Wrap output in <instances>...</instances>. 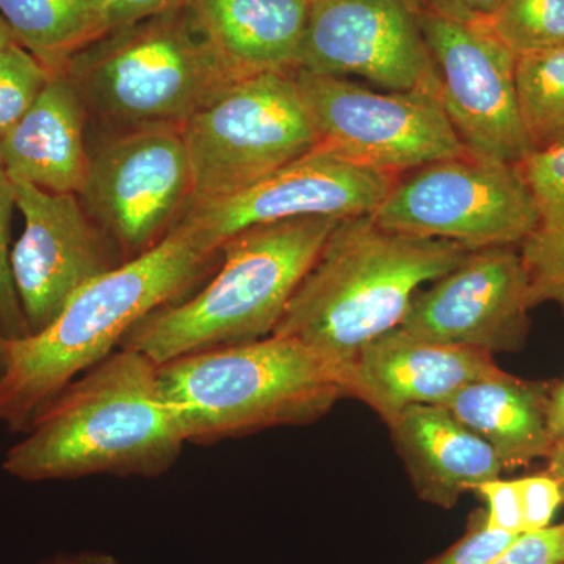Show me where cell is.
<instances>
[{"instance_id": "cell-28", "label": "cell", "mask_w": 564, "mask_h": 564, "mask_svg": "<svg viewBox=\"0 0 564 564\" xmlns=\"http://www.w3.org/2000/svg\"><path fill=\"white\" fill-rule=\"evenodd\" d=\"M518 536L519 534L488 529L484 514L475 521L473 529L462 541L429 564H492Z\"/></svg>"}, {"instance_id": "cell-36", "label": "cell", "mask_w": 564, "mask_h": 564, "mask_svg": "<svg viewBox=\"0 0 564 564\" xmlns=\"http://www.w3.org/2000/svg\"><path fill=\"white\" fill-rule=\"evenodd\" d=\"M13 44H17V41H14L13 35H11L7 22L3 21L2 17H0V52L9 50Z\"/></svg>"}, {"instance_id": "cell-23", "label": "cell", "mask_w": 564, "mask_h": 564, "mask_svg": "<svg viewBox=\"0 0 564 564\" xmlns=\"http://www.w3.org/2000/svg\"><path fill=\"white\" fill-rule=\"evenodd\" d=\"M516 88L533 151L564 147V47L516 57Z\"/></svg>"}, {"instance_id": "cell-12", "label": "cell", "mask_w": 564, "mask_h": 564, "mask_svg": "<svg viewBox=\"0 0 564 564\" xmlns=\"http://www.w3.org/2000/svg\"><path fill=\"white\" fill-rule=\"evenodd\" d=\"M13 185L24 232L11 248V276L29 333L35 334L88 282L128 259L76 193L47 192L20 181Z\"/></svg>"}, {"instance_id": "cell-19", "label": "cell", "mask_w": 564, "mask_h": 564, "mask_svg": "<svg viewBox=\"0 0 564 564\" xmlns=\"http://www.w3.org/2000/svg\"><path fill=\"white\" fill-rule=\"evenodd\" d=\"M242 76L295 73L313 0H187Z\"/></svg>"}, {"instance_id": "cell-21", "label": "cell", "mask_w": 564, "mask_h": 564, "mask_svg": "<svg viewBox=\"0 0 564 564\" xmlns=\"http://www.w3.org/2000/svg\"><path fill=\"white\" fill-rule=\"evenodd\" d=\"M518 166L536 209L532 232L521 243L530 303H555L564 314V147L533 151Z\"/></svg>"}, {"instance_id": "cell-2", "label": "cell", "mask_w": 564, "mask_h": 564, "mask_svg": "<svg viewBox=\"0 0 564 564\" xmlns=\"http://www.w3.org/2000/svg\"><path fill=\"white\" fill-rule=\"evenodd\" d=\"M158 369L143 352L118 348L35 415L24 440L7 452L3 470L28 484L170 473L187 441Z\"/></svg>"}, {"instance_id": "cell-34", "label": "cell", "mask_w": 564, "mask_h": 564, "mask_svg": "<svg viewBox=\"0 0 564 564\" xmlns=\"http://www.w3.org/2000/svg\"><path fill=\"white\" fill-rule=\"evenodd\" d=\"M549 432H551L554 444L564 437V381L551 393V402H549Z\"/></svg>"}, {"instance_id": "cell-11", "label": "cell", "mask_w": 564, "mask_h": 564, "mask_svg": "<svg viewBox=\"0 0 564 564\" xmlns=\"http://www.w3.org/2000/svg\"><path fill=\"white\" fill-rule=\"evenodd\" d=\"M126 259L161 242L193 202L191 159L177 129L121 133L90 158L79 193Z\"/></svg>"}, {"instance_id": "cell-16", "label": "cell", "mask_w": 564, "mask_h": 564, "mask_svg": "<svg viewBox=\"0 0 564 564\" xmlns=\"http://www.w3.org/2000/svg\"><path fill=\"white\" fill-rule=\"evenodd\" d=\"M502 372L488 352L429 343L399 326L358 352L344 388L389 423L415 404L443 406L464 386Z\"/></svg>"}, {"instance_id": "cell-14", "label": "cell", "mask_w": 564, "mask_h": 564, "mask_svg": "<svg viewBox=\"0 0 564 564\" xmlns=\"http://www.w3.org/2000/svg\"><path fill=\"white\" fill-rule=\"evenodd\" d=\"M530 281L514 247L467 252L458 265L415 293L402 328L429 343L470 350L514 352L524 347Z\"/></svg>"}, {"instance_id": "cell-18", "label": "cell", "mask_w": 564, "mask_h": 564, "mask_svg": "<svg viewBox=\"0 0 564 564\" xmlns=\"http://www.w3.org/2000/svg\"><path fill=\"white\" fill-rule=\"evenodd\" d=\"M388 425L415 491L437 507H454L463 492L477 491L503 470L491 445L444 406L415 404Z\"/></svg>"}, {"instance_id": "cell-32", "label": "cell", "mask_w": 564, "mask_h": 564, "mask_svg": "<svg viewBox=\"0 0 564 564\" xmlns=\"http://www.w3.org/2000/svg\"><path fill=\"white\" fill-rule=\"evenodd\" d=\"M423 7L451 20L488 24L503 0H422Z\"/></svg>"}, {"instance_id": "cell-6", "label": "cell", "mask_w": 564, "mask_h": 564, "mask_svg": "<svg viewBox=\"0 0 564 564\" xmlns=\"http://www.w3.org/2000/svg\"><path fill=\"white\" fill-rule=\"evenodd\" d=\"M159 384L187 444L212 445L318 421L345 395L337 367L289 337L225 345L159 364Z\"/></svg>"}, {"instance_id": "cell-13", "label": "cell", "mask_w": 564, "mask_h": 564, "mask_svg": "<svg viewBox=\"0 0 564 564\" xmlns=\"http://www.w3.org/2000/svg\"><path fill=\"white\" fill-rule=\"evenodd\" d=\"M422 14V0H313L296 69L388 91L440 88Z\"/></svg>"}, {"instance_id": "cell-3", "label": "cell", "mask_w": 564, "mask_h": 564, "mask_svg": "<svg viewBox=\"0 0 564 564\" xmlns=\"http://www.w3.org/2000/svg\"><path fill=\"white\" fill-rule=\"evenodd\" d=\"M469 251L451 240L389 231L372 215L344 218L272 334L313 348L345 377L366 345L402 325L419 289Z\"/></svg>"}, {"instance_id": "cell-31", "label": "cell", "mask_w": 564, "mask_h": 564, "mask_svg": "<svg viewBox=\"0 0 564 564\" xmlns=\"http://www.w3.org/2000/svg\"><path fill=\"white\" fill-rule=\"evenodd\" d=\"M177 0H102V35L165 10Z\"/></svg>"}, {"instance_id": "cell-22", "label": "cell", "mask_w": 564, "mask_h": 564, "mask_svg": "<svg viewBox=\"0 0 564 564\" xmlns=\"http://www.w3.org/2000/svg\"><path fill=\"white\" fill-rule=\"evenodd\" d=\"M17 44L52 73L102 36V0H0Z\"/></svg>"}, {"instance_id": "cell-37", "label": "cell", "mask_w": 564, "mask_h": 564, "mask_svg": "<svg viewBox=\"0 0 564 564\" xmlns=\"http://www.w3.org/2000/svg\"><path fill=\"white\" fill-rule=\"evenodd\" d=\"M9 345L10 340L0 334V375L6 370L7 361H9Z\"/></svg>"}, {"instance_id": "cell-25", "label": "cell", "mask_w": 564, "mask_h": 564, "mask_svg": "<svg viewBox=\"0 0 564 564\" xmlns=\"http://www.w3.org/2000/svg\"><path fill=\"white\" fill-rule=\"evenodd\" d=\"M52 74L20 44L0 52V141L31 109Z\"/></svg>"}, {"instance_id": "cell-10", "label": "cell", "mask_w": 564, "mask_h": 564, "mask_svg": "<svg viewBox=\"0 0 564 564\" xmlns=\"http://www.w3.org/2000/svg\"><path fill=\"white\" fill-rule=\"evenodd\" d=\"M445 115L474 158L519 165L533 152L516 88V55L488 24H469L423 7Z\"/></svg>"}, {"instance_id": "cell-30", "label": "cell", "mask_w": 564, "mask_h": 564, "mask_svg": "<svg viewBox=\"0 0 564 564\" xmlns=\"http://www.w3.org/2000/svg\"><path fill=\"white\" fill-rule=\"evenodd\" d=\"M477 491L488 505V511L485 514V525L488 529L513 534L524 533L521 499H519L516 480L494 478L477 488Z\"/></svg>"}, {"instance_id": "cell-8", "label": "cell", "mask_w": 564, "mask_h": 564, "mask_svg": "<svg viewBox=\"0 0 564 564\" xmlns=\"http://www.w3.org/2000/svg\"><path fill=\"white\" fill-rule=\"evenodd\" d=\"M293 77L318 147L347 161L399 177L467 154L445 115L440 88L375 91L347 77L303 69Z\"/></svg>"}, {"instance_id": "cell-7", "label": "cell", "mask_w": 564, "mask_h": 564, "mask_svg": "<svg viewBox=\"0 0 564 564\" xmlns=\"http://www.w3.org/2000/svg\"><path fill=\"white\" fill-rule=\"evenodd\" d=\"M181 133L191 159L193 202L247 191L318 144L293 73L240 77Z\"/></svg>"}, {"instance_id": "cell-27", "label": "cell", "mask_w": 564, "mask_h": 564, "mask_svg": "<svg viewBox=\"0 0 564 564\" xmlns=\"http://www.w3.org/2000/svg\"><path fill=\"white\" fill-rule=\"evenodd\" d=\"M522 508L524 533L536 532L551 525L564 500V489L551 474L516 480Z\"/></svg>"}, {"instance_id": "cell-33", "label": "cell", "mask_w": 564, "mask_h": 564, "mask_svg": "<svg viewBox=\"0 0 564 564\" xmlns=\"http://www.w3.org/2000/svg\"><path fill=\"white\" fill-rule=\"evenodd\" d=\"M35 564H121L113 555L106 552L84 551L57 554L51 558L41 560Z\"/></svg>"}, {"instance_id": "cell-20", "label": "cell", "mask_w": 564, "mask_h": 564, "mask_svg": "<svg viewBox=\"0 0 564 564\" xmlns=\"http://www.w3.org/2000/svg\"><path fill=\"white\" fill-rule=\"evenodd\" d=\"M549 402L544 386L502 372L464 386L443 406L491 445L503 469H514L551 454Z\"/></svg>"}, {"instance_id": "cell-35", "label": "cell", "mask_w": 564, "mask_h": 564, "mask_svg": "<svg viewBox=\"0 0 564 564\" xmlns=\"http://www.w3.org/2000/svg\"><path fill=\"white\" fill-rule=\"evenodd\" d=\"M549 456V474L560 481L564 489V437L552 445Z\"/></svg>"}, {"instance_id": "cell-4", "label": "cell", "mask_w": 564, "mask_h": 564, "mask_svg": "<svg viewBox=\"0 0 564 564\" xmlns=\"http://www.w3.org/2000/svg\"><path fill=\"white\" fill-rule=\"evenodd\" d=\"M340 220L293 218L236 234L221 245L220 263L206 285L141 318L118 348L163 364L270 336Z\"/></svg>"}, {"instance_id": "cell-5", "label": "cell", "mask_w": 564, "mask_h": 564, "mask_svg": "<svg viewBox=\"0 0 564 564\" xmlns=\"http://www.w3.org/2000/svg\"><path fill=\"white\" fill-rule=\"evenodd\" d=\"M61 70L87 109L121 133L181 131L243 77L215 46L187 0L104 33Z\"/></svg>"}, {"instance_id": "cell-26", "label": "cell", "mask_w": 564, "mask_h": 564, "mask_svg": "<svg viewBox=\"0 0 564 564\" xmlns=\"http://www.w3.org/2000/svg\"><path fill=\"white\" fill-rule=\"evenodd\" d=\"M14 209L17 195L13 181L0 162V334L9 340L24 339L31 334L11 276L10 236Z\"/></svg>"}, {"instance_id": "cell-9", "label": "cell", "mask_w": 564, "mask_h": 564, "mask_svg": "<svg viewBox=\"0 0 564 564\" xmlns=\"http://www.w3.org/2000/svg\"><path fill=\"white\" fill-rule=\"evenodd\" d=\"M372 217L389 231L480 250L521 247L536 209L518 165L464 154L397 177Z\"/></svg>"}, {"instance_id": "cell-15", "label": "cell", "mask_w": 564, "mask_h": 564, "mask_svg": "<svg viewBox=\"0 0 564 564\" xmlns=\"http://www.w3.org/2000/svg\"><path fill=\"white\" fill-rule=\"evenodd\" d=\"M395 181L391 174L347 161L317 144L247 191L215 202H193L180 220L220 248L252 226L372 215Z\"/></svg>"}, {"instance_id": "cell-17", "label": "cell", "mask_w": 564, "mask_h": 564, "mask_svg": "<svg viewBox=\"0 0 564 564\" xmlns=\"http://www.w3.org/2000/svg\"><path fill=\"white\" fill-rule=\"evenodd\" d=\"M88 109L63 70L52 74L39 98L0 141V162L11 181L79 195L90 169L84 129Z\"/></svg>"}, {"instance_id": "cell-29", "label": "cell", "mask_w": 564, "mask_h": 564, "mask_svg": "<svg viewBox=\"0 0 564 564\" xmlns=\"http://www.w3.org/2000/svg\"><path fill=\"white\" fill-rule=\"evenodd\" d=\"M492 564H564V524L519 534Z\"/></svg>"}, {"instance_id": "cell-1", "label": "cell", "mask_w": 564, "mask_h": 564, "mask_svg": "<svg viewBox=\"0 0 564 564\" xmlns=\"http://www.w3.org/2000/svg\"><path fill=\"white\" fill-rule=\"evenodd\" d=\"M218 263L220 248L177 220L150 250L88 282L46 328L10 340L0 375V423L28 432L70 381L118 350L132 326L191 295Z\"/></svg>"}, {"instance_id": "cell-24", "label": "cell", "mask_w": 564, "mask_h": 564, "mask_svg": "<svg viewBox=\"0 0 564 564\" xmlns=\"http://www.w3.org/2000/svg\"><path fill=\"white\" fill-rule=\"evenodd\" d=\"M489 29L516 57L564 47V0H503Z\"/></svg>"}]
</instances>
